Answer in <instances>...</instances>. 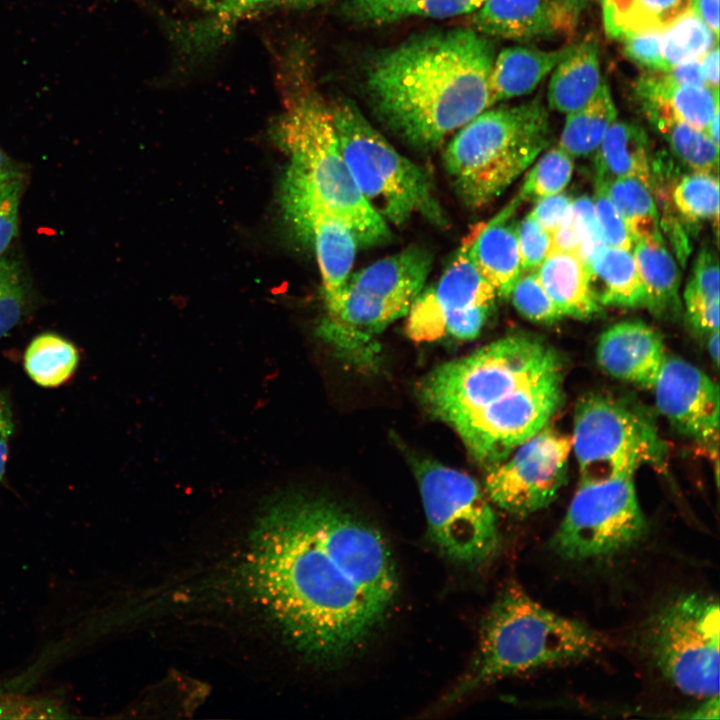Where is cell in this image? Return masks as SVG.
<instances>
[{
  "label": "cell",
  "mask_w": 720,
  "mask_h": 720,
  "mask_svg": "<svg viewBox=\"0 0 720 720\" xmlns=\"http://www.w3.org/2000/svg\"><path fill=\"white\" fill-rule=\"evenodd\" d=\"M246 571L288 639L320 662L357 651L399 587L390 546L378 529L334 502L300 494L265 509Z\"/></svg>",
  "instance_id": "obj_1"
},
{
  "label": "cell",
  "mask_w": 720,
  "mask_h": 720,
  "mask_svg": "<svg viewBox=\"0 0 720 720\" xmlns=\"http://www.w3.org/2000/svg\"><path fill=\"white\" fill-rule=\"evenodd\" d=\"M417 391L489 468L549 423L563 399L562 365L542 340L511 335L433 368Z\"/></svg>",
  "instance_id": "obj_2"
},
{
  "label": "cell",
  "mask_w": 720,
  "mask_h": 720,
  "mask_svg": "<svg viewBox=\"0 0 720 720\" xmlns=\"http://www.w3.org/2000/svg\"><path fill=\"white\" fill-rule=\"evenodd\" d=\"M494 58L493 44L474 29L421 33L372 59L366 95L383 125L429 151L493 105Z\"/></svg>",
  "instance_id": "obj_3"
},
{
  "label": "cell",
  "mask_w": 720,
  "mask_h": 720,
  "mask_svg": "<svg viewBox=\"0 0 720 720\" xmlns=\"http://www.w3.org/2000/svg\"><path fill=\"white\" fill-rule=\"evenodd\" d=\"M272 135L291 160L282 201L307 202L327 210L352 230L359 246L391 239L388 224L361 195L341 152L331 106L317 92L288 91Z\"/></svg>",
  "instance_id": "obj_4"
},
{
  "label": "cell",
  "mask_w": 720,
  "mask_h": 720,
  "mask_svg": "<svg viewBox=\"0 0 720 720\" xmlns=\"http://www.w3.org/2000/svg\"><path fill=\"white\" fill-rule=\"evenodd\" d=\"M603 646L602 635L588 625L557 614L520 587L510 586L489 609L472 667L445 704L508 676L584 660Z\"/></svg>",
  "instance_id": "obj_5"
},
{
  "label": "cell",
  "mask_w": 720,
  "mask_h": 720,
  "mask_svg": "<svg viewBox=\"0 0 720 720\" xmlns=\"http://www.w3.org/2000/svg\"><path fill=\"white\" fill-rule=\"evenodd\" d=\"M550 140L549 115L539 99L488 108L457 130L443 164L462 203L480 209L498 198Z\"/></svg>",
  "instance_id": "obj_6"
},
{
  "label": "cell",
  "mask_w": 720,
  "mask_h": 720,
  "mask_svg": "<svg viewBox=\"0 0 720 720\" xmlns=\"http://www.w3.org/2000/svg\"><path fill=\"white\" fill-rule=\"evenodd\" d=\"M330 106L341 152L371 209L387 224L401 226L420 216L447 226L427 171L399 153L351 100Z\"/></svg>",
  "instance_id": "obj_7"
},
{
  "label": "cell",
  "mask_w": 720,
  "mask_h": 720,
  "mask_svg": "<svg viewBox=\"0 0 720 720\" xmlns=\"http://www.w3.org/2000/svg\"><path fill=\"white\" fill-rule=\"evenodd\" d=\"M720 614L716 598L686 592L660 605L641 629L649 662L683 694L719 695Z\"/></svg>",
  "instance_id": "obj_8"
},
{
  "label": "cell",
  "mask_w": 720,
  "mask_h": 720,
  "mask_svg": "<svg viewBox=\"0 0 720 720\" xmlns=\"http://www.w3.org/2000/svg\"><path fill=\"white\" fill-rule=\"evenodd\" d=\"M571 441L580 482L633 477L643 465H664L666 449L651 415L610 396L578 401Z\"/></svg>",
  "instance_id": "obj_9"
},
{
  "label": "cell",
  "mask_w": 720,
  "mask_h": 720,
  "mask_svg": "<svg viewBox=\"0 0 720 720\" xmlns=\"http://www.w3.org/2000/svg\"><path fill=\"white\" fill-rule=\"evenodd\" d=\"M428 534L449 560L476 567L500 546L497 518L487 496L468 474L431 460L415 465Z\"/></svg>",
  "instance_id": "obj_10"
},
{
  "label": "cell",
  "mask_w": 720,
  "mask_h": 720,
  "mask_svg": "<svg viewBox=\"0 0 720 720\" xmlns=\"http://www.w3.org/2000/svg\"><path fill=\"white\" fill-rule=\"evenodd\" d=\"M647 531L633 477L579 482L550 547L569 561L603 560L632 549Z\"/></svg>",
  "instance_id": "obj_11"
},
{
  "label": "cell",
  "mask_w": 720,
  "mask_h": 720,
  "mask_svg": "<svg viewBox=\"0 0 720 720\" xmlns=\"http://www.w3.org/2000/svg\"><path fill=\"white\" fill-rule=\"evenodd\" d=\"M482 224L464 238L438 282L423 289L413 301L406 315L407 332L413 340H471L485 326L499 297L469 253Z\"/></svg>",
  "instance_id": "obj_12"
},
{
  "label": "cell",
  "mask_w": 720,
  "mask_h": 720,
  "mask_svg": "<svg viewBox=\"0 0 720 720\" xmlns=\"http://www.w3.org/2000/svg\"><path fill=\"white\" fill-rule=\"evenodd\" d=\"M571 436L545 426L489 467V499L511 515L523 517L548 506L567 477Z\"/></svg>",
  "instance_id": "obj_13"
},
{
  "label": "cell",
  "mask_w": 720,
  "mask_h": 720,
  "mask_svg": "<svg viewBox=\"0 0 720 720\" xmlns=\"http://www.w3.org/2000/svg\"><path fill=\"white\" fill-rule=\"evenodd\" d=\"M652 390L657 409L681 434L703 444H717L719 388L705 372L667 356Z\"/></svg>",
  "instance_id": "obj_14"
},
{
  "label": "cell",
  "mask_w": 720,
  "mask_h": 720,
  "mask_svg": "<svg viewBox=\"0 0 720 720\" xmlns=\"http://www.w3.org/2000/svg\"><path fill=\"white\" fill-rule=\"evenodd\" d=\"M597 360L609 375L653 389L667 358L662 337L641 321H624L604 331Z\"/></svg>",
  "instance_id": "obj_15"
},
{
  "label": "cell",
  "mask_w": 720,
  "mask_h": 720,
  "mask_svg": "<svg viewBox=\"0 0 720 720\" xmlns=\"http://www.w3.org/2000/svg\"><path fill=\"white\" fill-rule=\"evenodd\" d=\"M472 22L486 37L520 41L568 32L576 25L555 0H485Z\"/></svg>",
  "instance_id": "obj_16"
},
{
  "label": "cell",
  "mask_w": 720,
  "mask_h": 720,
  "mask_svg": "<svg viewBox=\"0 0 720 720\" xmlns=\"http://www.w3.org/2000/svg\"><path fill=\"white\" fill-rule=\"evenodd\" d=\"M305 240H310L320 269L325 301L334 297L348 279L358 245L352 230L336 216L307 206L288 216Z\"/></svg>",
  "instance_id": "obj_17"
},
{
  "label": "cell",
  "mask_w": 720,
  "mask_h": 720,
  "mask_svg": "<svg viewBox=\"0 0 720 720\" xmlns=\"http://www.w3.org/2000/svg\"><path fill=\"white\" fill-rule=\"evenodd\" d=\"M634 96L650 121L671 118L704 131L719 111V90L680 85L668 71L643 73L634 85Z\"/></svg>",
  "instance_id": "obj_18"
},
{
  "label": "cell",
  "mask_w": 720,
  "mask_h": 720,
  "mask_svg": "<svg viewBox=\"0 0 720 720\" xmlns=\"http://www.w3.org/2000/svg\"><path fill=\"white\" fill-rule=\"evenodd\" d=\"M432 263L429 249L411 245L350 274L344 284L411 307L424 289Z\"/></svg>",
  "instance_id": "obj_19"
},
{
  "label": "cell",
  "mask_w": 720,
  "mask_h": 720,
  "mask_svg": "<svg viewBox=\"0 0 720 720\" xmlns=\"http://www.w3.org/2000/svg\"><path fill=\"white\" fill-rule=\"evenodd\" d=\"M521 200L516 196L495 217L482 224L469 253L484 278L499 298L508 299L523 273L520 262L517 226L513 216Z\"/></svg>",
  "instance_id": "obj_20"
},
{
  "label": "cell",
  "mask_w": 720,
  "mask_h": 720,
  "mask_svg": "<svg viewBox=\"0 0 720 720\" xmlns=\"http://www.w3.org/2000/svg\"><path fill=\"white\" fill-rule=\"evenodd\" d=\"M534 272L563 316L588 319L601 312L590 288L588 268L576 254L549 252Z\"/></svg>",
  "instance_id": "obj_21"
},
{
  "label": "cell",
  "mask_w": 720,
  "mask_h": 720,
  "mask_svg": "<svg viewBox=\"0 0 720 720\" xmlns=\"http://www.w3.org/2000/svg\"><path fill=\"white\" fill-rule=\"evenodd\" d=\"M595 151L596 183L634 177L651 188L649 138L640 125L615 120Z\"/></svg>",
  "instance_id": "obj_22"
},
{
  "label": "cell",
  "mask_w": 720,
  "mask_h": 720,
  "mask_svg": "<svg viewBox=\"0 0 720 720\" xmlns=\"http://www.w3.org/2000/svg\"><path fill=\"white\" fill-rule=\"evenodd\" d=\"M574 47L550 51L522 46L503 49L494 58L489 79L493 104L532 92Z\"/></svg>",
  "instance_id": "obj_23"
},
{
  "label": "cell",
  "mask_w": 720,
  "mask_h": 720,
  "mask_svg": "<svg viewBox=\"0 0 720 720\" xmlns=\"http://www.w3.org/2000/svg\"><path fill=\"white\" fill-rule=\"evenodd\" d=\"M587 268L591 291L600 305H645L644 287L631 251L605 246Z\"/></svg>",
  "instance_id": "obj_24"
},
{
  "label": "cell",
  "mask_w": 720,
  "mask_h": 720,
  "mask_svg": "<svg viewBox=\"0 0 720 720\" xmlns=\"http://www.w3.org/2000/svg\"><path fill=\"white\" fill-rule=\"evenodd\" d=\"M598 55L597 44L586 41L557 64L548 86L550 108L568 114L588 102L601 84Z\"/></svg>",
  "instance_id": "obj_25"
},
{
  "label": "cell",
  "mask_w": 720,
  "mask_h": 720,
  "mask_svg": "<svg viewBox=\"0 0 720 720\" xmlns=\"http://www.w3.org/2000/svg\"><path fill=\"white\" fill-rule=\"evenodd\" d=\"M633 256L644 287V306L656 316H677L681 312L680 274L664 241H636Z\"/></svg>",
  "instance_id": "obj_26"
},
{
  "label": "cell",
  "mask_w": 720,
  "mask_h": 720,
  "mask_svg": "<svg viewBox=\"0 0 720 720\" xmlns=\"http://www.w3.org/2000/svg\"><path fill=\"white\" fill-rule=\"evenodd\" d=\"M690 9V0H602L606 33L615 39L663 32Z\"/></svg>",
  "instance_id": "obj_27"
},
{
  "label": "cell",
  "mask_w": 720,
  "mask_h": 720,
  "mask_svg": "<svg viewBox=\"0 0 720 720\" xmlns=\"http://www.w3.org/2000/svg\"><path fill=\"white\" fill-rule=\"evenodd\" d=\"M617 111L605 82H601L588 102L567 115L559 147L571 157L595 152Z\"/></svg>",
  "instance_id": "obj_28"
},
{
  "label": "cell",
  "mask_w": 720,
  "mask_h": 720,
  "mask_svg": "<svg viewBox=\"0 0 720 720\" xmlns=\"http://www.w3.org/2000/svg\"><path fill=\"white\" fill-rule=\"evenodd\" d=\"M601 185L623 218L633 242L664 241L659 212L651 188L634 177L618 178Z\"/></svg>",
  "instance_id": "obj_29"
},
{
  "label": "cell",
  "mask_w": 720,
  "mask_h": 720,
  "mask_svg": "<svg viewBox=\"0 0 720 720\" xmlns=\"http://www.w3.org/2000/svg\"><path fill=\"white\" fill-rule=\"evenodd\" d=\"M78 359L72 343L48 333L32 340L25 352L24 365L34 382L44 387H55L73 374Z\"/></svg>",
  "instance_id": "obj_30"
},
{
  "label": "cell",
  "mask_w": 720,
  "mask_h": 720,
  "mask_svg": "<svg viewBox=\"0 0 720 720\" xmlns=\"http://www.w3.org/2000/svg\"><path fill=\"white\" fill-rule=\"evenodd\" d=\"M663 135L673 155L696 172L717 174L719 145L701 129L671 118L651 121Z\"/></svg>",
  "instance_id": "obj_31"
},
{
  "label": "cell",
  "mask_w": 720,
  "mask_h": 720,
  "mask_svg": "<svg viewBox=\"0 0 720 720\" xmlns=\"http://www.w3.org/2000/svg\"><path fill=\"white\" fill-rule=\"evenodd\" d=\"M718 44V36L689 9L661 33L660 50L671 69L693 60H700Z\"/></svg>",
  "instance_id": "obj_32"
},
{
  "label": "cell",
  "mask_w": 720,
  "mask_h": 720,
  "mask_svg": "<svg viewBox=\"0 0 720 720\" xmlns=\"http://www.w3.org/2000/svg\"><path fill=\"white\" fill-rule=\"evenodd\" d=\"M672 201L688 222L715 219L719 215V181L715 173L696 172L682 177L672 192Z\"/></svg>",
  "instance_id": "obj_33"
},
{
  "label": "cell",
  "mask_w": 720,
  "mask_h": 720,
  "mask_svg": "<svg viewBox=\"0 0 720 720\" xmlns=\"http://www.w3.org/2000/svg\"><path fill=\"white\" fill-rule=\"evenodd\" d=\"M573 173L572 157L560 147L547 151L528 172L517 197L522 201L561 192Z\"/></svg>",
  "instance_id": "obj_34"
},
{
  "label": "cell",
  "mask_w": 720,
  "mask_h": 720,
  "mask_svg": "<svg viewBox=\"0 0 720 720\" xmlns=\"http://www.w3.org/2000/svg\"><path fill=\"white\" fill-rule=\"evenodd\" d=\"M28 287L21 265L7 256H0V339L22 318Z\"/></svg>",
  "instance_id": "obj_35"
},
{
  "label": "cell",
  "mask_w": 720,
  "mask_h": 720,
  "mask_svg": "<svg viewBox=\"0 0 720 720\" xmlns=\"http://www.w3.org/2000/svg\"><path fill=\"white\" fill-rule=\"evenodd\" d=\"M719 264L715 251L702 248L684 291L686 311L719 302Z\"/></svg>",
  "instance_id": "obj_36"
},
{
  "label": "cell",
  "mask_w": 720,
  "mask_h": 720,
  "mask_svg": "<svg viewBox=\"0 0 720 720\" xmlns=\"http://www.w3.org/2000/svg\"><path fill=\"white\" fill-rule=\"evenodd\" d=\"M509 298L516 310L530 321L551 324L563 317L542 288L534 271L520 275Z\"/></svg>",
  "instance_id": "obj_37"
},
{
  "label": "cell",
  "mask_w": 720,
  "mask_h": 720,
  "mask_svg": "<svg viewBox=\"0 0 720 720\" xmlns=\"http://www.w3.org/2000/svg\"><path fill=\"white\" fill-rule=\"evenodd\" d=\"M330 0H295L298 4L314 5ZM412 0H344V17L354 24L379 26L395 21L397 12Z\"/></svg>",
  "instance_id": "obj_38"
},
{
  "label": "cell",
  "mask_w": 720,
  "mask_h": 720,
  "mask_svg": "<svg viewBox=\"0 0 720 720\" xmlns=\"http://www.w3.org/2000/svg\"><path fill=\"white\" fill-rule=\"evenodd\" d=\"M551 234L529 213L517 226L522 272L535 271L547 256Z\"/></svg>",
  "instance_id": "obj_39"
},
{
  "label": "cell",
  "mask_w": 720,
  "mask_h": 720,
  "mask_svg": "<svg viewBox=\"0 0 720 720\" xmlns=\"http://www.w3.org/2000/svg\"><path fill=\"white\" fill-rule=\"evenodd\" d=\"M595 186L593 203L606 245L631 251L634 242L623 218L604 188L599 184Z\"/></svg>",
  "instance_id": "obj_40"
},
{
  "label": "cell",
  "mask_w": 720,
  "mask_h": 720,
  "mask_svg": "<svg viewBox=\"0 0 720 720\" xmlns=\"http://www.w3.org/2000/svg\"><path fill=\"white\" fill-rule=\"evenodd\" d=\"M572 211L577 219L581 235L582 245L579 257L588 267L596 255L607 245L591 198L581 196L573 200Z\"/></svg>",
  "instance_id": "obj_41"
},
{
  "label": "cell",
  "mask_w": 720,
  "mask_h": 720,
  "mask_svg": "<svg viewBox=\"0 0 720 720\" xmlns=\"http://www.w3.org/2000/svg\"><path fill=\"white\" fill-rule=\"evenodd\" d=\"M485 0H412L402 7L395 21L409 17L449 18L474 13Z\"/></svg>",
  "instance_id": "obj_42"
},
{
  "label": "cell",
  "mask_w": 720,
  "mask_h": 720,
  "mask_svg": "<svg viewBox=\"0 0 720 720\" xmlns=\"http://www.w3.org/2000/svg\"><path fill=\"white\" fill-rule=\"evenodd\" d=\"M22 178L0 186V256L4 255L18 231Z\"/></svg>",
  "instance_id": "obj_43"
},
{
  "label": "cell",
  "mask_w": 720,
  "mask_h": 720,
  "mask_svg": "<svg viewBox=\"0 0 720 720\" xmlns=\"http://www.w3.org/2000/svg\"><path fill=\"white\" fill-rule=\"evenodd\" d=\"M661 33L647 32L624 38L621 41L625 56L649 70L668 71L670 68L660 50Z\"/></svg>",
  "instance_id": "obj_44"
},
{
  "label": "cell",
  "mask_w": 720,
  "mask_h": 720,
  "mask_svg": "<svg viewBox=\"0 0 720 720\" xmlns=\"http://www.w3.org/2000/svg\"><path fill=\"white\" fill-rule=\"evenodd\" d=\"M573 200L564 193L537 199L531 215L550 234L560 225L571 209Z\"/></svg>",
  "instance_id": "obj_45"
},
{
  "label": "cell",
  "mask_w": 720,
  "mask_h": 720,
  "mask_svg": "<svg viewBox=\"0 0 720 720\" xmlns=\"http://www.w3.org/2000/svg\"><path fill=\"white\" fill-rule=\"evenodd\" d=\"M581 245L579 225L571 206L567 216L551 233L549 252L572 253L579 256Z\"/></svg>",
  "instance_id": "obj_46"
},
{
  "label": "cell",
  "mask_w": 720,
  "mask_h": 720,
  "mask_svg": "<svg viewBox=\"0 0 720 720\" xmlns=\"http://www.w3.org/2000/svg\"><path fill=\"white\" fill-rule=\"evenodd\" d=\"M13 432L11 407L6 397L0 393V481L3 479L9 452V442Z\"/></svg>",
  "instance_id": "obj_47"
},
{
  "label": "cell",
  "mask_w": 720,
  "mask_h": 720,
  "mask_svg": "<svg viewBox=\"0 0 720 720\" xmlns=\"http://www.w3.org/2000/svg\"><path fill=\"white\" fill-rule=\"evenodd\" d=\"M276 0H219L214 6V13L220 20H230L250 10L270 4Z\"/></svg>",
  "instance_id": "obj_48"
},
{
  "label": "cell",
  "mask_w": 720,
  "mask_h": 720,
  "mask_svg": "<svg viewBox=\"0 0 720 720\" xmlns=\"http://www.w3.org/2000/svg\"><path fill=\"white\" fill-rule=\"evenodd\" d=\"M668 73L680 85H706L700 60L676 65Z\"/></svg>",
  "instance_id": "obj_49"
},
{
  "label": "cell",
  "mask_w": 720,
  "mask_h": 720,
  "mask_svg": "<svg viewBox=\"0 0 720 720\" xmlns=\"http://www.w3.org/2000/svg\"><path fill=\"white\" fill-rule=\"evenodd\" d=\"M690 9L719 35V0H690Z\"/></svg>",
  "instance_id": "obj_50"
},
{
  "label": "cell",
  "mask_w": 720,
  "mask_h": 720,
  "mask_svg": "<svg viewBox=\"0 0 720 720\" xmlns=\"http://www.w3.org/2000/svg\"><path fill=\"white\" fill-rule=\"evenodd\" d=\"M705 84L719 90V47L716 44L700 59Z\"/></svg>",
  "instance_id": "obj_51"
},
{
  "label": "cell",
  "mask_w": 720,
  "mask_h": 720,
  "mask_svg": "<svg viewBox=\"0 0 720 720\" xmlns=\"http://www.w3.org/2000/svg\"><path fill=\"white\" fill-rule=\"evenodd\" d=\"M704 702L682 718L690 719H719V695L703 699Z\"/></svg>",
  "instance_id": "obj_52"
},
{
  "label": "cell",
  "mask_w": 720,
  "mask_h": 720,
  "mask_svg": "<svg viewBox=\"0 0 720 720\" xmlns=\"http://www.w3.org/2000/svg\"><path fill=\"white\" fill-rule=\"evenodd\" d=\"M18 178H22L20 169L0 148V186Z\"/></svg>",
  "instance_id": "obj_53"
},
{
  "label": "cell",
  "mask_w": 720,
  "mask_h": 720,
  "mask_svg": "<svg viewBox=\"0 0 720 720\" xmlns=\"http://www.w3.org/2000/svg\"><path fill=\"white\" fill-rule=\"evenodd\" d=\"M564 12L572 19L573 22L577 23L578 17L580 16L583 9L592 0H555Z\"/></svg>",
  "instance_id": "obj_54"
},
{
  "label": "cell",
  "mask_w": 720,
  "mask_h": 720,
  "mask_svg": "<svg viewBox=\"0 0 720 720\" xmlns=\"http://www.w3.org/2000/svg\"><path fill=\"white\" fill-rule=\"evenodd\" d=\"M708 352L716 367L719 364V329L709 333Z\"/></svg>",
  "instance_id": "obj_55"
},
{
  "label": "cell",
  "mask_w": 720,
  "mask_h": 720,
  "mask_svg": "<svg viewBox=\"0 0 720 720\" xmlns=\"http://www.w3.org/2000/svg\"><path fill=\"white\" fill-rule=\"evenodd\" d=\"M705 132L717 145H719V111L713 116Z\"/></svg>",
  "instance_id": "obj_56"
}]
</instances>
